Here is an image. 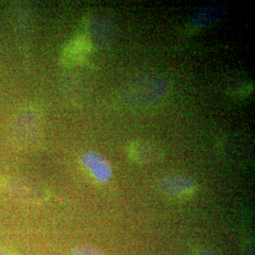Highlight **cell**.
I'll return each mask as SVG.
<instances>
[{
	"mask_svg": "<svg viewBox=\"0 0 255 255\" xmlns=\"http://www.w3.org/2000/svg\"><path fill=\"white\" fill-rule=\"evenodd\" d=\"M71 255H103L100 250L89 245L77 246L71 252Z\"/></svg>",
	"mask_w": 255,
	"mask_h": 255,
	"instance_id": "7",
	"label": "cell"
},
{
	"mask_svg": "<svg viewBox=\"0 0 255 255\" xmlns=\"http://www.w3.org/2000/svg\"><path fill=\"white\" fill-rule=\"evenodd\" d=\"M160 190L168 197L179 200L189 199L197 189L194 180L183 174H167L158 182Z\"/></svg>",
	"mask_w": 255,
	"mask_h": 255,
	"instance_id": "2",
	"label": "cell"
},
{
	"mask_svg": "<svg viewBox=\"0 0 255 255\" xmlns=\"http://www.w3.org/2000/svg\"><path fill=\"white\" fill-rule=\"evenodd\" d=\"M168 91V83L157 76H146L132 82L128 89V99L139 106L152 105Z\"/></svg>",
	"mask_w": 255,
	"mask_h": 255,
	"instance_id": "1",
	"label": "cell"
},
{
	"mask_svg": "<svg viewBox=\"0 0 255 255\" xmlns=\"http://www.w3.org/2000/svg\"><path fill=\"white\" fill-rule=\"evenodd\" d=\"M128 157L137 164H151L161 161L164 156L163 147L146 139L133 140L126 147Z\"/></svg>",
	"mask_w": 255,
	"mask_h": 255,
	"instance_id": "3",
	"label": "cell"
},
{
	"mask_svg": "<svg viewBox=\"0 0 255 255\" xmlns=\"http://www.w3.org/2000/svg\"><path fill=\"white\" fill-rule=\"evenodd\" d=\"M198 255H218L215 252H213V251H211V250H208V249H203V250H201L200 251V253L198 254Z\"/></svg>",
	"mask_w": 255,
	"mask_h": 255,
	"instance_id": "8",
	"label": "cell"
},
{
	"mask_svg": "<svg viewBox=\"0 0 255 255\" xmlns=\"http://www.w3.org/2000/svg\"><path fill=\"white\" fill-rule=\"evenodd\" d=\"M83 166L100 182H106L112 177V167L109 161L96 151H88L82 156Z\"/></svg>",
	"mask_w": 255,
	"mask_h": 255,
	"instance_id": "5",
	"label": "cell"
},
{
	"mask_svg": "<svg viewBox=\"0 0 255 255\" xmlns=\"http://www.w3.org/2000/svg\"><path fill=\"white\" fill-rule=\"evenodd\" d=\"M89 46L90 45L86 39L79 38L74 41L73 44L69 46L66 56L73 61L81 60L89 51Z\"/></svg>",
	"mask_w": 255,
	"mask_h": 255,
	"instance_id": "6",
	"label": "cell"
},
{
	"mask_svg": "<svg viewBox=\"0 0 255 255\" xmlns=\"http://www.w3.org/2000/svg\"><path fill=\"white\" fill-rule=\"evenodd\" d=\"M114 25L108 17L99 14L90 20V42L96 47L106 48L109 46L114 38Z\"/></svg>",
	"mask_w": 255,
	"mask_h": 255,
	"instance_id": "4",
	"label": "cell"
},
{
	"mask_svg": "<svg viewBox=\"0 0 255 255\" xmlns=\"http://www.w3.org/2000/svg\"><path fill=\"white\" fill-rule=\"evenodd\" d=\"M0 255H10L9 254H8L7 252H5V251H3V250H0Z\"/></svg>",
	"mask_w": 255,
	"mask_h": 255,
	"instance_id": "9",
	"label": "cell"
}]
</instances>
